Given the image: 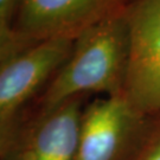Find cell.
Returning <instances> with one entry per match:
<instances>
[{
	"instance_id": "1",
	"label": "cell",
	"mask_w": 160,
	"mask_h": 160,
	"mask_svg": "<svg viewBox=\"0 0 160 160\" xmlns=\"http://www.w3.org/2000/svg\"><path fill=\"white\" fill-rule=\"evenodd\" d=\"M129 8L75 38L69 57L38 96V110L90 92L104 96L123 94L129 56Z\"/></svg>"
},
{
	"instance_id": "2",
	"label": "cell",
	"mask_w": 160,
	"mask_h": 160,
	"mask_svg": "<svg viewBox=\"0 0 160 160\" xmlns=\"http://www.w3.org/2000/svg\"><path fill=\"white\" fill-rule=\"evenodd\" d=\"M128 23L123 96L137 114L160 113V0H135L128 11Z\"/></svg>"
},
{
	"instance_id": "3",
	"label": "cell",
	"mask_w": 160,
	"mask_h": 160,
	"mask_svg": "<svg viewBox=\"0 0 160 160\" xmlns=\"http://www.w3.org/2000/svg\"><path fill=\"white\" fill-rule=\"evenodd\" d=\"M135 0H19L12 29L31 42L75 39L114 14L127 11Z\"/></svg>"
},
{
	"instance_id": "4",
	"label": "cell",
	"mask_w": 160,
	"mask_h": 160,
	"mask_svg": "<svg viewBox=\"0 0 160 160\" xmlns=\"http://www.w3.org/2000/svg\"><path fill=\"white\" fill-rule=\"evenodd\" d=\"M74 40L37 42L0 63V123L24 113L25 106L44 92L69 57Z\"/></svg>"
},
{
	"instance_id": "5",
	"label": "cell",
	"mask_w": 160,
	"mask_h": 160,
	"mask_svg": "<svg viewBox=\"0 0 160 160\" xmlns=\"http://www.w3.org/2000/svg\"><path fill=\"white\" fill-rule=\"evenodd\" d=\"M83 98L26 116L5 160H76Z\"/></svg>"
},
{
	"instance_id": "6",
	"label": "cell",
	"mask_w": 160,
	"mask_h": 160,
	"mask_svg": "<svg viewBox=\"0 0 160 160\" xmlns=\"http://www.w3.org/2000/svg\"><path fill=\"white\" fill-rule=\"evenodd\" d=\"M137 115L123 94L103 96L84 106L76 160H116Z\"/></svg>"
},
{
	"instance_id": "7",
	"label": "cell",
	"mask_w": 160,
	"mask_h": 160,
	"mask_svg": "<svg viewBox=\"0 0 160 160\" xmlns=\"http://www.w3.org/2000/svg\"><path fill=\"white\" fill-rule=\"evenodd\" d=\"M31 44H33V42L22 37L11 26L0 23V63Z\"/></svg>"
},
{
	"instance_id": "8",
	"label": "cell",
	"mask_w": 160,
	"mask_h": 160,
	"mask_svg": "<svg viewBox=\"0 0 160 160\" xmlns=\"http://www.w3.org/2000/svg\"><path fill=\"white\" fill-rule=\"evenodd\" d=\"M26 116L28 115L24 112L16 118L0 123V160H5L8 149L11 147L23 122L26 119Z\"/></svg>"
},
{
	"instance_id": "9",
	"label": "cell",
	"mask_w": 160,
	"mask_h": 160,
	"mask_svg": "<svg viewBox=\"0 0 160 160\" xmlns=\"http://www.w3.org/2000/svg\"><path fill=\"white\" fill-rule=\"evenodd\" d=\"M18 1L19 0H0V23L12 28Z\"/></svg>"
},
{
	"instance_id": "10",
	"label": "cell",
	"mask_w": 160,
	"mask_h": 160,
	"mask_svg": "<svg viewBox=\"0 0 160 160\" xmlns=\"http://www.w3.org/2000/svg\"><path fill=\"white\" fill-rule=\"evenodd\" d=\"M143 160H160V142L155 145L153 149L145 157Z\"/></svg>"
}]
</instances>
